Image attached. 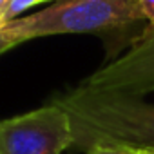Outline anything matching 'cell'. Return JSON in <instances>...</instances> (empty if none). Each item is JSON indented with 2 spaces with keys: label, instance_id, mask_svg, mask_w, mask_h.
I'll return each instance as SVG.
<instances>
[{
  "label": "cell",
  "instance_id": "cell-1",
  "mask_svg": "<svg viewBox=\"0 0 154 154\" xmlns=\"http://www.w3.org/2000/svg\"><path fill=\"white\" fill-rule=\"evenodd\" d=\"M72 127V145H118L136 150L154 149V100L122 93H93L74 87L53 98Z\"/></svg>",
  "mask_w": 154,
  "mask_h": 154
},
{
  "label": "cell",
  "instance_id": "cell-2",
  "mask_svg": "<svg viewBox=\"0 0 154 154\" xmlns=\"http://www.w3.org/2000/svg\"><path fill=\"white\" fill-rule=\"evenodd\" d=\"M145 20L138 0H58L49 8L0 27L15 45L54 35H87L123 29Z\"/></svg>",
  "mask_w": 154,
  "mask_h": 154
},
{
  "label": "cell",
  "instance_id": "cell-3",
  "mask_svg": "<svg viewBox=\"0 0 154 154\" xmlns=\"http://www.w3.org/2000/svg\"><path fill=\"white\" fill-rule=\"evenodd\" d=\"M71 145V118L53 102L0 120V154H62Z\"/></svg>",
  "mask_w": 154,
  "mask_h": 154
},
{
  "label": "cell",
  "instance_id": "cell-4",
  "mask_svg": "<svg viewBox=\"0 0 154 154\" xmlns=\"http://www.w3.org/2000/svg\"><path fill=\"white\" fill-rule=\"evenodd\" d=\"M80 87L93 93H122L145 96L154 91V29L120 60L102 67Z\"/></svg>",
  "mask_w": 154,
  "mask_h": 154
},
{
  "label": "cell",
  "instance_id": "cell-5",
  "mask_svg": "<svg viewBox=\"0 0 154 154\" xmlns=\"http://www.w3.org/2000/svg\"><path fill=\"white\" fill-rule=\"evenodd\" d=\"M38 4H44V0H8L4 13L0 17V27L8 22H11V20H15V18H20V15L24 11H27L29 8L38 6Z\"/></svg>",
  "mask_w": 154,
  "mask_h": 154
},
{
  "label": "cell",
  "instance_id": "cell-6",
  "mask_svg": "<svg viewBox=\"0 0 154 154\" xmlns=\"http://www.w3.org/2000/svg\"><path fill=\"white\" fill-rule=\"evenodd\" d=\"M87 154H140L136 149L118 147V145H94L85 150Z\"/></svg>",
  "mask_w": 154,
  "mask_h": 154
},
{
  "label": "cell",
  "instance_id": "cell-7",
  "mask_svg": "<svg viewBox=\"0 0 154 154\" xmlns=\"http://www.w3.org/2000/svg\"><path fill=\"white\" fill-rule=\"evenodd\" d=\"M138 4L143 11L145 20L149 22L150 29H154V0H138Z\"/></svg>",
  "mask_w": 154,
  "mask_h": 154
},
{
  "label": "cell",
  "instance_id": "cell-8",
  "mask_svg": "<svg viewBox=\"0 0 154 154\" xmlns=\"http://www.w3.org/2000/svg\"><path fill=\"white\" fill-rule=\"evenodd\" d=\"M15 47V44L11 42V40H8L2 33H0V54H4L6 51H9V49H13Z\"/></svg>",
  "mask_w": 154,
  "mask_h": 154
},
{
  "label": "cell",
  "instance_id": "cell-9",
  "mask_svg": "<svg viewBox=\"0 0 154 154\" xmlns=\"http://www.w3.org/2000/svg\"><path fill=\"white\" fill-rule=\"evenodd\" d=\"M140 154H154V149H149V150H138Z\"/></svg>",
  "mask_w": 154,
  "mask_h": 154
},
{
  "label": "cell",
  "instance_id": "cell-10",
  "mask_svg": "<svg viewBox=\"0 0 154 154\" xmlns=\"http://www.w3.org/2000/svg\"><path fill=\"white\" fill-rule=\"evenodd\" d=\"M44 2H49V0H44Z\"/></svg>",
  "mask_w": 154,
  "mask_h": 154
},
{
  "label": "cell",
  "instance_id": "cell-11",
  "mask_svg": "<svg viewBox=\"0 0 154 154\" xmlns=\"http://www.w3.org/2000/svg\"><path fill=\"white\" fill-rule=\"evenodd\" d=\"M0 17H2V13H0Z\"/></svg>",
  "mask_w": 154,
  "mask_h": 154
}]
</instances>
